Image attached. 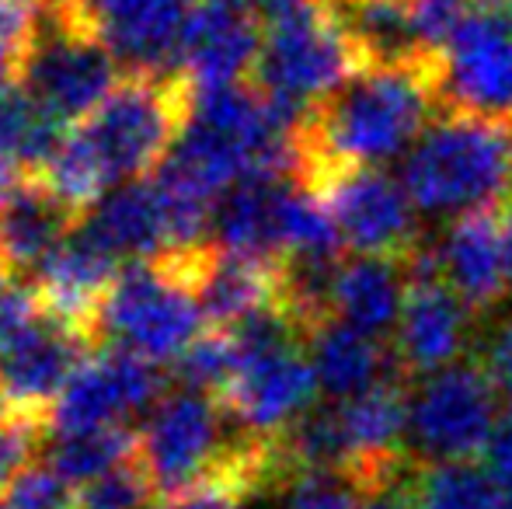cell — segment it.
I'll return each instance as SVG.
<instances>
[{
	"label": "cell",
	"mask_w": 512,
	"mask_h": 509,
	"mask_svg": "<svg viewBox=\"0 0 512 509\" xmlns=\"http://www.w3.org/2000/svg\"><path fill=\"white\" fill-rule=\"evenodd\" d=\"M443 53L398 67H370L307 112L293 133L297 182L321 196L349 171L398 157L439 119Z\"/></svg>",
	"instance_id": "6da1fadb"
},
{
	"label": "cell",
	"mask_w": 512,
	"mask_h": 509,
	"mask_svg": "<svg viewBox=\"0 0 512 509\" xmlns=\"http://www.w3.org/2000/svg\"><path fill=\"white\" fill-rule=\"evenodd\" d=\"M196 91L185 70H126L112 95L77 126L112 189L147 182L164 168L192 119Z\"/></svg>",
	"instance_id": "7a4b0ae2"
},
{
	"label": "cell",
	"mask_w": 512,
	"mask_h": 509,
	"mask_svg": "<svg viewBox=\"0 0 512 509\" xmlns=\"http://www.w3.org/2000/svg\"><path fill=\"white\" fill-rule=\"evenodd\" d=\"M405 189L418 213L432 217L512 199V123L439 112L405 157Z\"/></svg>",
	"instance_id": "3957f363"
},
{
	"label": "cell",
	"mask_w": 512,
	"mask_h": 509,
	"mask_svg": "<svg viewBox=\"0 0 512 509\" xmlns=\"http://www.w3.org/2000/svg\"><path fill=\"white\" fill-rule=\"evenodd\" d=\"M262 28V56L248 84L293 129L304 123L314 105L335 95L356 74L370 70L328 0H307L265 21Z\"/></svg>",
	"instance_id": "277c9868"
},
{
	"label": "cell",
	"mask_w": 512,
	"mask_h": 509,
	"mask_svg": "<svg viewBox=\"0 0 512 509\" xmlns=\"http://www.w3.org/2000/svg\"><path fill=\"white\" fill-rule=\"evenodd\" d=\"M122 74L126 70L98 32L88 0L46 4L18 88L46 116L74 129L112 95Z\"/></svg>",
	"instance_id": "5b68a950"
},
{
	"label": "cell",
	"mask_w": 512,
	"mask_h": 509,
	"mask_svg": "<svg viewBox=\"0 0 512 509\" xmlns=\"http://www.w3.org/2000/svg\"><path fill=\"white\" fill-rule=\"evenodd\" d=\"M237 436L241 426L216 394L171 384L136 436V454L157 496L178 499L220 475Z\"/></svg>",
	"instance_id": "8992f818"
},
{
	"label": "cell",
	"mask_w": 512,
	"mask_h": 509,
	"mask_svg": "<svg viewBox=\"0 0 512 509\" xmlns=\"http://www.w3.org/2000/svg\"><path fill=\"white\" fill-rule=\"evenodd\" d=\"M203 304L154 262L122 265L102 311V349L175 363L206 332Z\"/></svg>",
	"instance_id": "52a82bcc"
},
{
	"label": "cell",
	"mask_w": 512,
	"mask_h": 509,
	"mask_svg": "<svg viewBox=\"0 0 512 509\" xmlns=\"http://www.w3.org/2000/svg\"><path fill=\"white\" fill-rule=\"evenodd\" d=\"M95 353V342L81 328L35 311V318L0 349V419L49 433L56 401Z\"/></svg>",
	"instance_id": "ba28073f"
},
{
	"label": "cell",
	"mask_w": 512,
	"mask_h": 509,
	"mask_svg": "<svg viewBox=\"0 0 512 509\" xmlns=\"http://www.w3.org/2000/svg\"><path fill=\"white\" fill-rule=\"evenodd\" d=\"M499 429V387L481 360H460L425 377L411 398V443L425 464L471 461Z\"/></svg>",
	"instance_id": "9c48e42d"
},
{
	"label": "cell",
	"mask_w": 512,
	"mask_h": 509,
	"mask_svg": "<svg viewBox=\"0 0 512 509\" xmlns=\"http://www.w3.org/2000/svg\"><path fill=\"white\" fill-rule=\"evenodd\" d=\"M474 314L446 283L439 252L425 245L408 262V290L394 328L391 353L398 374L411 384V377H432L439 370L464 360L471 342Z\"/></svg>",
	"instance_id": "30bf717a"
},
{
	"label": "cell",
	"mask_w": 512,
	"mask_h": 509,
	"mask_svg": "<svg viewBox=\"0 0 512 509\" xmlns=\"http://www.w3.org/2000/svg\"><path fill=\"white\" fill-rule=\"evenodd\" d=\"M443 112L512 123V18L474 7L443 49Z\"/></svg>",
	"instance_id": "8fae6325"
},
{
	"label": "cell",
	"mask_w": 512,
	"mask_h": 509,
	"mask_svg": "<svg viewBox=\"0 0 512 509\" xmlns=\"http://www.w3.org/2000/svg\"><path fill=\"white\" fill-rule=\"evenodd\" d=\"M171 391V374L154 360H143L126 349H102L95 353L63 398L56 401L53 433H84V429L133 426L143 412H154L157 401Z\"/></svg>",
	"instance_id": "7c38bea8"
},
{
	"label": "cell",
	"mask_w": 512,
	"mask_h": 509,
	"mask_svg": "<svg viewBox=\"0 0 512 509\" xmlns=\"http://www.w3.org/2000/svg\"><path fill=\"white\" fill-rule=\"evenodd\" d=\"M335 213L342 241L356 255L373 258H415L425 248L418 206L411 203L405 182L380 168L349 171L321 192Z\"/></svg>",
	"instance_id": "4fadbf2b"
},
{
	"label": "cell",
	"mask_w": 512,
	"mask_h": 509,
	"mask_svg": "<svg viewBox=\"0 0 512 509\" xmlns=\"http://www.w3.org/2000/svg\"><path fill=\"white\" fill-rule=\"evenodd\" d=\"M317 374L307 346H283L269 353L241 356L234 381L220 394V405L241 429L255 436H283L317 408Z\"/></svg>",
	"instance_id": "5bb4252c"
},
{
	"label": "cell",
	"mask_w": 512,
	"mask_h": 509,
	"mask_svg": "<svg viewBox=\"0 0 512 509\" xmlns=\"http://www.w3.org/2000/svg\"><path fill=\"white\" fill-rule=\"evenodd\" d=\"M446 283L471 307L474 318H485L506 300L509 265H506V231H502V206L460 213L443 231L436 245Z\"/></svg>",
	"instance_id": "9a60e30c"
},
{
	"label": "cell",
	"mask_w": 512,
	"mask_h": 509,
	"mask_svg": "<svg viewBox=\"0 0 512 509\" xmlns=\"http://www.w3.org/2000/svg\"><path fill=\"white\" fill-rule=\"evenodd\" d=\"M262 32L258 14L227 7L220 0H199L185 25L178 67L196 81V88L244 84L262 56Z\"/></svg>",
	"instance_id": "2e32d148"
},
{
	"label": "cell",
	"mask_w": 512,
	"mask_h": 509,
	"mask_svg": "<svg viewBox=\"0 0 512 509\" xmlns=\"http://www.w3.org/2000/svg\"><path fill=\"white\" fill-rule=\"evenodd\" d=\"M192 0H88L98 32L122 70H182Z\"/></svg>",
	"instance_id": "e0dca14e"
},
{
	"label": "cell",
	"mask_w": 512,
	"mask_h": 509,
	"mask_svg": "<svg viewBox=\"0 0 512 509\" xmlns=\"http://www.w3.org/2000/svg\"><path fill=\"white\" fill-rule=\"evenodd\" d=\"M84 224L46 182L21 175L14 192L0 210V265L21 279H32L35 269Z\"/></svg>",
	"instance_id": "ac0fdd59"
},
{
	"label": "cell",
	"mask_w": 512,
	"mask_h": 509,
	"mask_svg": "<svg viewBox=\"0 0 512 509\" xmlns=\"http://www.w3.org/2000/svg\"><path fill=\"white\" fill-rule=\"evenodd\" d=\"M408 262H401V258H373V255L342 258L328 293L331 318L370 335V339L394 335L401 307H405Z\"/></svg>",
	"instance_id": "d6986e66"
},
{
	"label": "cell",
	"mask_w": 512,
	"mask_h": 509,
	"mask_svg": "<svg viewBox=\"0 0 512 509\" xmlns=\"http://www.w3.org/2000/svg\"><path fill=\"white\" fill-rule=\"evenodd\" d=\"M293 178H248L216 203V248L230 255L283 258V199Z\"/></svg>",
	"instance_id": "ffe728a7"
},
{
	"label": "cell",
	"mask_w": 512,
	"mask_h": 509,
	"mask_svg": "<svg viewBox=\"0 0 512 509\" xmlns=\"http://www.w3.org/2000/svg\"><path fill=\"white\" fill-rule=\"evenodd\" d=\"M310 360L317 384L331 401H349L391 377H401L394 353L380 346V339H370L335 318L310 335Z\"/></svg>",
	"instance_id": "44dd1931"
},
{
	"label": "cell",
	"mask_w": 512,
	"mask_h": 509,
	"mask_svg": "<svg viewBox=\"0 0 512 509\" xmlns=\"http://www.w3.org/2000/svg\"><path fill=\"white\" fill-rule=\"evenodd\" d=\"M209 328H234L269 307H283V262L220 252L199 290Z\"/></svg>",
	"instance_id": "7402d4cb"
},
{
	"label": "cell",
	"mask_w": 512,
	"mask_h": 509,
	"mask_svg": "<svg viewBox=\"0 0 512 509\" xmlns=\"http://www.w3.org/2000/svg\"><path fill=\"white\" fill-rule=\"evenodd\" d=\"M81 227L119 262H147L168 252L164 213L150 178L112 189Z\"/></svg>",
	"instance_id": "603a6c76"
},
{
	"label": "cell",
	"mask_w": 512,
	"mask_h": 509,
	"mask_svg": "<svg viewBox=\"0 0 512 509\" xmlns=\"http://www.w3.org/2000/svg\"><path fill=\"white\" fill-rule=\"evenodd\" d=\"M136 436L133 426H108V429H84V433H53L46 440V464L63 475L70 485H88L95 478L115 471L136 457Z\"/></svg>",
	"instance_id": "cb8c5ba5"
},
{
	"label": "cell",
	"mask_w": 512,
	"mask_h": 509,
	"mask_svg": "<svg viewBox=\"0 0 512 509\" xmlns=\"http://www.w3.org/2000/svg\"><path fill=\"white\" fill-rule=\"evenodd\" d=\"M411 496L418 509H506V489L495 482L492 471L474 468L471 461H418L411 475Z\"/></svg>",
	"instance_id": "d4e9b609"
},
{
	"label": "cell",
	"mask_w": 512,
	"mask_h": 509,
	"mask_svg": "<svg viewBox=\"0 0 512 509\" xmlns=\"http://www.w3.org/2000/svg\"><path fill=\"white\" fill-rule=\"evenodd\" d=\"M0 509H81V492L49 464H28L4 492Z\"/></svg>",
	"instance_id": "484cf974"
},
{
	"label": "cell",
	"mask_w": 512,
	"mask_h": 509,
	"mask_svg": "<svg viewBox=\"0 0 512 509\" xmlns=\"http://www.w3.org/2000/svg\"><path fill=\"white\" fill-rule=\"evenodd\" d=\"M150 499H157V492L143 471L140 454L81 489V509H150Z\"/></svg>",
	"instance_id": "4316f807"
},
{
	"label": "cell",
	"mask_w": 512,
	"mask_h": 509,
	"mask_svg": "<svg viewBox=\"0 0 512 509\" xmlns=\"http://www.w3.org/2000/svg\"><path fill=\"white\" fill-rule=\"evenodd\" d=\"M46 0H0V77L21 81V67L39 32Z\"/></svg>",
	"instance_id": "83f0119b"
},
{
	"label": "cell",
	"mask_w": 512,
	"mask_h": 509,
	"mask_svg": "<svg viewBox=\"0 0 512 509\" xmlns=\"http://www.w3.org/2000/svg\"><path fill=\"white\" fill-rule=\"evenodd\" d=\"M39 116H42L39 105H35L14 81L0 77V154H4L7 161L18 164L21 150H25Z\"/></svg>",
	"instance_id": "f1b7e54d"
},
{
	"label": "cell",
	"mask_w": 512,
	"mask_h": 509,
	"mask_svg": "<svg viewBox=\"0 0 512 509\" xmlns=\"http://www.w3.org/2000/svg\"><path fill=\"white\" fill-rule=\"evenodd\" d=\"M366 496L338 475H307L293 485L286 509H363Z\"/></svg>",
	"instance_id": "f546056e"
},
{
	"label": "cell",
	"mask_w": 512,
	"mask_h": 509,
	"mask_svg": "<svg viewBox=\"0 0 512 509\" xmlns=\"http://www.w3.org/2000/svg\"><path fill=\"white\" fill-rule=\"evenodd\" d=\"M46 440H49V433L0 419V492H4L28 464H35L39 450L46 447Z\"/></svg>",
	"instance_id": "4dcf8cb0"
},
{
	"label": "cell",
	"mask_w": 512,
	"mask_h": 509,
	"mask_svg": "<svg viewBox=\"0 0 512 509\" xmlns=\"http://www.w3.org/2000/svg\"><path fill=\"white\" fill-rule=\"evenodd\" d=\"M35 293L28 279L14 276L7 265H0V349L35 318Z\"/></svg>",
	"instance_id": "1f68e13d"
},
{
	"label": "cell",
	"mask_w": 512,
	"mask_h": 509,
	"mask_svg": "<svg viewBox=\"0 0 512 509\" xmlns=\"http://www.w3.org/2000/svg\"><path fill=\"white\" fill-rule=\"evenodd\" d=\"M485 464L502 489H512V412L506 422H499V429H495L492 440H488Z\"/></svg>",
	"instance_id": "d6a6232c"
},
{
	"label": "cell",
	"mask_w": 512,
	"mask_h": 509,
	"mask_svg": "<svg viewBox=\"0 0 512 509\" xmlns=\"http://www.w3.org/2000/svg\"><path fill=\"white\" fill-rule=\"evenodd\" d=\"M237 506H241V499L223 489H196V492H189V496L164 499V506H154V509H237Z\"/></svg>",
	"instance_id": "836d02e7"
},
{
	"label": "cell",
	"mask_w": 512,
	"mask_h": 509,
	"mask_svg": "<svg viewBox=\"0 0 512 509\" xmlns=\"http://www.w3.org/2000/svg\"><path fill=\"white\" fill-rule=\"evenodd\" d=\"M415 468H418V464H415ZM411 475H415V471H411ZM363 509H418L415 496H411V478L405 485H394V489L380 492V496H370Z\"/></svg>",
	"instance_id": "e575fe53"
},
{
	"label": "cell",
	"mask_w": 512,
	"mask_h": 509,
	"mask_svg": "<svg viewBox=\"0 0 512 509\" xmlns=\"http://www.w3.org/2000/svg\"><path fill=\"white\" fill-rule=\"evenodd\" d=\"M18 178H21L18 164L7 161V157L0 154V210H4L7 196H11V192H14V185H18Z\"/></svg>",
	"instance_id": "d590c367"
},
{
	"label": "cell",
	"mask_w": 512,
	"mask_h": 509,
	"mask_svg": "<svg viewBox=\"0 0 512 509\" xmlns=\"http://www.w3.org/2000/svg\"><path fill=\"white\" fill-rule=\"evenodd\" d=\"M502 231H506V265H509V286H512V199L502 213Z\"/></svg>",
	"instance_id": "8d00e7d4"
},
{
	"label": "cell",
	"mask_w": 512,
	"mask_h": 509,
	"mask_svg": "<svg viewBox=\"0 0 512 509\" xmlns=\"http://www.w3.org/2000/svg\"><path fill=\"white\" fill-rule=\"evenodd\" d=\"M220 4H227V7H241V11H248V4H258V0H220Z\"/></svg>",
	"instance_id": "74e56055"
},
{
	"label": "cell",
	"mask_w": 512,
	"mask_h": 509,
	"mask_svg": "<svg viewBox=\"0 0 512 509\" xmlns=\"http://www.w3.org/2000/svg\"><path fill=\"white\" fill-rule=\"evenodd\" d=\"M46 4H84V0H46Z\"/></svg>",
	"instance_id": "f35d334b"
}]
</instances>
